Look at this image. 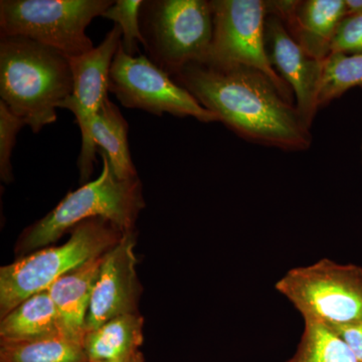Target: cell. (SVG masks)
<instances>
[{
	"label": "cell",
	"instance_id": "obj_1",
	"mask_svg": "<svg viewBox=\"0 0 362 362\" xmlns=\"http://www.w3.org/2000/svg\"><path fill=\"white\" fill-rule=\"evenodd\" d=\"M173 78L218 122L247 141L285 151H303L311 146V129L295 104L256 69L192 63Z\"/></svg>",
	"mask_w": 362,
	"mask_h": 362
},
{
	"label": "cell",
	"instance_id": "obj_2",
	"mask_svg": "<svg viewBox=\"0 0 362 362\" xmlns=\"http://www.w3.org/2000/svg\"><path fill=\"white\" fill-rule=\"evenodd\" d=\"M70 59L21 37H0V96L37 134L57 121V109L73 93Z\"/></svg>",
	"mask_w": 362,
	"mask_h": 362
},
{
	"label": "cell",
	"instance_id": "obj_3",
	"mask_svg": "<svg viewBox=\"0 0 362 362\" xmlns=\"http://www.w3.org/2000/svg\"><path fill=\"white\" fill-rule=\"evenodd\" d=\"M99 152L103 160L99 177L69 192L52 211L25 230L18 244L21 255L49 246L64 233L90 218H105L124 233L134 230L138 216L145 206L141 181L138 177L119 180L106 154Z\"/></svg>",
	"mask_w": 362,
	"mask_h": 362
},
{
	"label": "cell",
	"instance_id": "obj_4",
	"mask_svg": "<svg viewBox=\"0 0 362 362\" xmlns=\"http://www.w3.org/2000/svg\"><path fill=\"white\" fill-rule=\"evenodd\" d=\"M118 226L102 218L78 223L70 239L58 247H45L0 269V316L25 299L49 289L52 283L90 259L103 256L124 235Z\"/></svg>",
	"mask_w": 362,
	"mask_h": 362
},
{
	"label": "cell",
	"instance_id": "obj_5",
	"mask_svg": "<svg viewBox=\"0 0 362 362\" xmlns=\"http://www.w3.org/2000/svg\"><path fill=\"white\" fill-rule=\"evenodd\" d=\"M140 28L150 61L173 77L209 56L214 33L211 1L146 0L140 9Z\"/></svg>",
	"mask_w": 362,
	"mask_h": 362
},
{
	"label": "cell",
	"instance_id": "obj_6",
	"mask_svg": "<svg viewBox=\"0 0 362 362\" xmlns=\"http://www.w3.org/2000/svg\"><path fill=\"white\" fill-rule=\"evenodd\" d=\"M114 4L111 0H1L0 37H21L68 58L94 49L88 25Z\"/></svg>",
	"mask_w": 362,
	"mask_h": 362
},
{
	"label": "cell",
	"instance_id": "obj_7",
	"mask_svg": "<svg viewBox=\"0 0 362 362\" xmlns=\"http://www.w3.org/2000/svg\"><path fill=\"white\" fill-rule=\"evenodd\" d=\"M305 321L340 327L362 320V268L322 259L288 271L276 283Z\"/></svg>",
	"mask_w": 362,
	"mask_h": 362
},
{
	"label": "cell",
	"instance_id": "obj_8",
	"mask_svg": "<svg viewBox=\"0 0 362 362\" xmlns=\"http://www.w3.org/2000/svg\"><path fill=\"white\" fill-rule=\"evenodd\" d=\"M211 4L213 40L204 63L256 69L270 78L288 101L294 103L291 89L274 69L267 52V1L211 0Z\"/></svg>",
	"mask_w": 362,
	"mask_h": 362
},
{
	"label": "cell",
	"instance_id": "obj_9",
	"mask_svg": "<svg viewBox=\"0 0 362 362\" xmlns=\"http://www.w3.org/2000/svg\"><path fill=\"white\" fill-rule=\"evenodd\" d=\"M109 92L124 107L154 115L192 117L204 123L218 122L187 90L146 56L131 57L119 47L109 74Z\"/></svg>",
	"mask_w": 362,
	"mask_h": 362
},
{
	"label": "cell",
	"instance_id": "obj_10",
	"mask_svg": "<svg viewBox=\"0 0 362 362\" xmlns=\"http://www.w3.org/2000/svg\"><path fill=\"white\" fill-rule=\"evenodd\" d=\"M122 40V30L114 25L98 47L82 56L69 58L73 71V93L59 108L71 111L82 132V149L78 159L81 181L87 183L94 173L97 146L90 136L93 120L108 98L112 62Z\"/></svg>",
	"mask_w": 362,
	"mask_h": 362
},
{
	"label": "cell",
	"instance_id": "obj_11",
	"mask_svg": "<svg viewBox=\"0 0 362 362\" xmlns=\"http://www.w3.org/2000/svg\"><path fill=\"white\" fill-rule=\"evenodd\" d=\"M134 232L104 254L85 322V335L110 319L138 313L141 286L136 272Z\"/></svg>",
	"mask_w": 362,
	"mask_h": 362
},
{
	"label": "cell",
	"instance_id": "obj_12",
	"mask_svg": "<svg viewBox=\"0 0 362 362\" xmlns=\"http://www.w3.org/2000/svg\"><path fill=\"white\" fill-rule=\"evenodd\" d=\"M267 52L272 65L289 86L295 96V107L311 129L318 112V93L323 62L312 58L292 39L283 21L273 13L267 16Z\"/></svg>",
	"mask_w": 362,
	"mask_h": 362
},
{
	"label": "cell",
	"instance_id": "obj_13",
	"mask_svg": "<svg viewBox=\"0 0 362 362\" xmlns=\"http://www.w3.org/2000/svg\"><path fill=\"white\" fill-rule=\"evenodd\" d=\"M268 13L283 21L292 39L312 58L323 62L332 49L338 26L347 16L345 0L267 1Z\"/></svg>",
	"mask_w": 362,
	"mask_h": 362
},
{
	"label": "cell",
	"instance_id": "obj_14",
	"mask_svg": "<svg viewBox=\"0 0 362 362\" xmlns=\"http://www.w3.org/2000/svg\"><path fill=\"white\" fill-rule=\"evenodd\" d=\"M103 256L69 272L47 289L58 312L64 337L78 344L84 341L86 317Z\"/></svg>",
	"mask_w": 362,
	"mask_h": 362
},
{
	"label": "cell",
	"instance_id": "obj_15",
	"mask_svg": "<svg viewBox=\"0 0 362 362\" xmlns=\"http://www.w3.org/2000/svg\"><path fill=\"white\" fill-rule=\"evenodd\" d=\"M64 337L58 312L49 291L37 293L0 321V342H23Z\"/></svg>",
	"mask_w": 362,
	"mask_h": 362
},
{
	"label": "cell",
	"instance_id": "obj_16",
	"mask_svg": "<svg viewBox=\"0 0 362 362\" xmlns=\"http://www.w3.org/2000/svg\"><path fill=\"white\" fill-rule=\"evenodd\" d=\"M143 324L139 313L124 314L86 333L83 349L88 361L124 358L139 351L144 340Z\"/></svg>",
	"mask_w": 362,
	"mask_h": 362
},
{
	"label": "cell",
	"instance_id": "obj_17",
	"mask_svg": "<svg viewBox=\"0 0 362 362\" xmlns=\"http://www.w3.org/2000/svg\"><path fill=\"white\" fill-rule=\"evenodd\" d=\"M90 136L97 148L106 154L119 180L138 177L128 144V123L113 102L107 98L93 120Z\"/></svg>",
	"mask_w": 362,
	"mask_h": 362
},
{
	"label": "cell",
	"instance_id": "obj_18",
	"mask_svg": "<svg viewBox=\"0 0 362 362\" xmlns=\"http://www.w3.org/2000/svg\"><path fill=\"white\" fill-rule=\"evenodd\" d=\"M0 362H88L82 344L66 337L0 342Z\"/></svg>",
	"mask_w": 362,
	"mask_h": 362
},
{
	"label": "cell",
	"instance_id": "obj_19",
	"mask_svg": "<svg viewBox=\"0 0 362 362\" xmlns=\"http://www.w3.org/2000/svg\"><path fill=\"white\" fill-rule=\"evenodd\" d=\"M304 323L296 352L286 362H359L346 343L328 326Z\"/></svg>",
	"mask_w": 362,
	"mask_h": 362
},
{
	"label": "cell",
	"instance_id": "obj_20",
	"mask_svg": "<svg viewBox=\"0 0 362 362\" xmlns=\"http://www.w3.org/2000/svg\"><path fill=\"white\" fill-rule=\"evenodd\" d=\"M362 88V52H332L324 59L319 86V108L341 97L352 88Z\"/></svg>",
	"mask_w": 362,
	"mask_h": 362
},
{
	"label": "cell",
	"instance_id": "obj_21",
	"mask_svg": "<svg viewBox=\"0 0 362 362\" xmlns=\"http://www.w3.org/2000/svg\"><path fill=\"white\" fill-rule=\"evenodd\" d=\"M140 0H117L103 13V18L113 21L122 30L121 47L126 54L135 57L138 52V42L143 45L140 28Z\"/></svg>",
	"mask_w": 362,
	"mask_h": 362
},
{
	"label": "cell",
	"instance_id": "obj_22",
	"mask_svg": "<svg viewBox=\"0 0 362 362\" xmlns=\"http://www.w3.org/2000/svg\"><path fill=\"white\" fill-rule=\"evenodd\" d=\"M26 124L14 115L4 101H0V177L4 182L13 181L11 157L16 143V136Z\"/></svg>",
	"mask_w": 362,
	"mask_h": 362
},
{
	"label": "cell",
	"instance_id": "obj_23",
	"mask_svg": "<svg viewBox=\"0 0 362 362\" xmlns=\"http://www.w3.org/2000/svg\"><path fill=\"white\" fill-rule=\"evenodd\" d=\"M332 52H362V14H349L343 18L333 40Z\"/></svg>",
	"mask_w": 362,
	"mask_h": 362
},
{
	"label": "cell",
	"instance_id": "obj_24",
	"mask_svg": "<svg viewBox=\"0 0 362 362\" xmlns=\"http://www.w3.org/2000/svg\"><path fill=\"white\" fill-rule=\"evenodd\" d=\"M331 329L346 343L347 346L356 356L357 361L362 362V320L349 325L333 327Z\"/></svg>",
	"mask_w": 362,
	"mask_h": 362
},
{
	"label": "cell",
	"instance_id": "obj_25",
	"mask_svg": "<svg viewBox=\"0 0 362 362\" xmlns=\"http://www.w3.org/2000/svg\"><path fill=\"white\" fill-rule=\"evenodd\" d=\"M347 16L349 14H362V0H345Z\"/></svg>",
	"mask_w": 362,
	"mask_h": 362
},
{
	"label": "cell",
	"instance_id": "obj_26",
	"mask_svg": "<svg viewBox=\"0 0 362 362\" xmlns=\"http://www.w3.org/2000/svg\"><path fill=\"white\" fill-rule=\"evenodd\" d=\"M88 362H144V356L141 351L136 352L133 356L124 357V358L110 359V361H88Z\"/></svg>",
	"mask_w": 362,
	"mask_h": 362
},
{
	"label": "cell",
	"instance_id": "obj_27",
	"mask_svg": "<svg viewBox=\"0 0 362 362\" xmlns=\"http://www.w3.org/2000/svg\"><path fill=\"white\" fill-rule=\"evenodd\" d=\"M361 159H362V143H361Z\"/></svg>",
	"mask_w": 362,
	"mask_h": 362
}]
</instances>
